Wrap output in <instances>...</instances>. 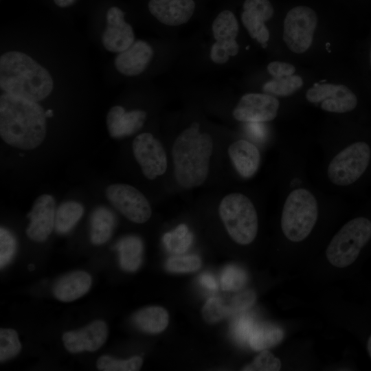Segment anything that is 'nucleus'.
<instances>
[{"label": "nucleus", "mask_w": 371, "mask_h": 371, "mask_svg": "<svg viewBox=\"0 0 371 371\" xmlns=\"http://www.w3.org/2000/svg\"><path fill=\"white\" fill-rule=\"evenodd\" d=\"M133 153L146 178L150 180L164 175L168 166L167 155L161 142L149 133H143L133 142Z\"/></svg>", "instance_id": "nucleus-11"}, {"label": "nucleus", "mask_w": 371, "mask_h": 371, "mask_svg": "<svg viewBox=\"0 0 371 371\" xmlns=\"http://www.w3.org/2000/svg\"><path fill=\"white\" fill-rule=\"evenodd\" d=\"M148 7L151 14L161 23L177 26L190 19L195 3L194 0H150Z\"/></svg>", "instance_id": "nucleus-17"}, {"label": "nucleus", "mask_w": 371, "mask_h": 371, "mask_svg": "<svg viewBox=\"0 0 371 371\" xmlns=\"http://www.w3.org/2000/svg\"><path fill=\"white\" fill-rule=\"evenodd\" d=\"M317 25V14L310 7L300 5L291 9L284 20L283 40L288 48L296 54L306 52L313 43Z\"/></svg>", "instance_id": "nucleus-8"}, {"label": "nucleus", "mask_w": 371, "mask_h": 371, "mask_svg": "<svg viewBox=\"0 0 371 371\" xmlns=\"http://www.w3.org/2000/svg\"><path fill=\"white\" fill-rule=\"evenodd\" d=\"M241 21L251 38L262 46L269 39V32L265 23L274 14V9L269 0H245Z\"/></svg>", "instance_id": "nucleus-15"}, {"label": "nucleus", "mask_w": 371, "mask_h": 371, "mask_svg": "<svg viewBox=\"0 0 371 371\" xmlns=\"http://www.w3.org/2000/svg\"><path fill=\"white\" fill-rule=\"evenodd\" d=\"M368 352L371 358V335L369 337L367 342Z\"/></svg>", "instance_id": "nucleus-43"}, {"label": "nucleus", "mask_w": 371, "mask_h": 371, "mask_svg": "<svg viewBox=\"0 0 371 371\" xmlns=\"http://www.w3.org/2000/svg\"><path fill=\"white\" fill-rule=\"evenodd\" d=\"M303 79L297 75H291L280 78H273L262 85L264 93L274 96H289L303 86Z\"/></svg>", "instance_id": "nucleus-28"}, {"label": "nucleus", "mask_w": 371, "mask_h": 371, "mask_svg": "<svg viewBox=\"0 0 371 371\" xmlns=\"http://www.w3.org/2000/svg\"><path fill=\"white\" fill-rule=\"evenodd\" d=\"M230 57L226 47L221 43L216 41L210 50L211 60L216 64L227 63Z\"/></svg>", "instance_id": "nucleus-40"}, {"label": "nucleus", "mask_w": 371, "mask_h": 371, "mask_svg": "<svg viewBox=\"0 0 371 371\" xmlns=\"http://www.w3.org/2000/svg\"><path fill=\"white\" fill-rule=\"evenodd\" d=\"M267 69L273 78L291 76L295 72V67L293 65L281 61L271 62L268 64Z\"/></svg>", "instance_id": "nucleus-39"}, {"label": "nucleus", "mask_w": 371, "mask_h": 371, "mask_svg": "<svg viewBox=\"0 0 371 371\" xmlns=\"http://www.w3.org/2000/svg\"><path fill=\"white\" fill-rule=\"evenodd\" d=\"M153 53L152 47L146 42L135 41L128 48L118 53L114 65L116 69L124 76H137L148 67Z\"/></svg>", "instance_id": "nucleus-19"}, {"label": "nucleus", "mask_w": 371, "mask_h": 371, "mask_svg": "<svg viewBox=\"0 0 371 371\" xmlns=\"http://www.w3.org/2000/svg\"><path fill=\"white\" fill-rule=\"evenodd\" d=\"M146 113L143 110L126 112L121 106H114L106 115V126L110 136L122 138L137 132L144 125Z\"/></svg>", "instance_id": "nucleus-20"}, {"label": "nucleus", "mask_w": 371, "mask_h": 371, "mask_svg": "<svg viewBox=\"0 0 371 371\" xmlns=\"http://www.w3.org/2000/svg\"><path fill=\"white\" fill-rule=\"evenodd\" d=\"M56 203L49 194H42L34 201L27 214L30 223L26 234L32 240L43 242L49 237L54 227Z\"/></svg>", "instance_id": "nucleus-14"}, {"label": "nucleus", "mask_w": 371, "mask_h": 371, "mask_svg": "<svg viewBox=\"0 0 371 371\" xmlns=\"http://www.w3.org/2000/svg\"><path fill=\"white\" fill-rule=\"evenodd\" d=\"M281 368L280 360L269 351L263 350L254 361L245 366V371H278Z\"/></svg>", "instance_id": "nucleus-34"}, {"label": "nucleus", "mask_w": 371, "mask_h": 371, "mask_svg": "<svg viewBox=\"0 0 371 371\" xmlns=\"http://www.w3.org/2000/svg\"><path fill=\"white\" fill-rule=\"evenodd\" d=\"M297 180L293 178L286 190L280 216L282 232L293 243L302 242L311 234L323 203L317 191Z\"/></svg>", "instance_id": "nucleus-5"}, {"label": "nucleus", "mask_w": 371, "mask_h": 371, "mask_svg": "<svg viewBox=\"0 0 371 371\" xmlns=\"http://www.w3.org/2000/svg\"><path fill=\"white\" fill-rule=\"evenodd\" d=\"M366 213L346 222L334 235L326 250L333 266L344 268L352 264L371 240V199L365 202Z\"/></svg>", "instance_id": "nucleus-6"}, {"label": "nucleus", "mask_w": 371, "mask_h": 371, "mask_svg": "<svg viewBox=\"0 0 371 371\" xmlns=\"http://www.w3.org/2000/svg\"><path fill=\"white\" fill-rule=\"evenodd\" d=\"M163 241L167 249L176 254L185 252L192 241V234L189 232L184 238L173 236L171 233H166L163 236Z\"/></svg>", "instance_id": "nucleus-37"}, {"label": "nucleus", "mask_w": 371, "mask_h": 371, "mask_svg": "<svg viewBox=\"0 0 371 371\" xmlns=\"http://www.w3.org/2000/svg\"><path fill=\"white\" fill-rule=\"evenodd\" d=\"M84 213L83 206L76 201H66L56 211L54 227L58 234L69 232L80 219Z\"/></svg>", "instance_id": "nucleus-27"}, {"label": "nucleus", "mask_w": 371, "mask_h": 371, "mask_svg": "<svg viewBox=\"0 0 371 371\" xmlns=\"http://www.w3.org/2000/svg\"><path fill=\"white\" fill-rule=\"evenodd\" d=\"M21 348L17 333L10 328L0 330V361H8L17 355Z\"/></svg>", "instance_id": "nucleus-30"}, {"label": "nucleus", "mask_w": 371, "mask_h": 371, "mask_svg": "<svg viewBox=\"0 0 371 371\" xmlns=\"http://www.w3.org/2000/svg\"><path fill=\"white\" fill-rule=\"evenodd\" d=\"M227 153L236 171L242 178L251 179L257 173L261 155L254 143L245 139H238L229 146Z\"/></svg>", "instance_id": "nucleus-18"}, {"label": "nucleus", "mask_w": 371, "mask_h": 371, "mask_svg": "<svg viewBox=\"0 0 371 371\" xmlns=\"http://www.w3.org/2000/svg\"><path fill=\"white\" fill-rule=\"evenodd\" d=\"M280 109L278 99L266 93L243 95L234 107L232 115L238 121L262 124L273 120Z\"/></svg>", "instance_id": "nucleus-12"}, {"label": "nucleus", "mask_w": 371, "mask_h": 371, "mask_svg": "<svg viewBox=\"0 0 371 371\" xmlns=\"http://www.w3.org/2000/svg\"><path fill=\"white\" fill-rule=\"evenodd\" d=\"M370 65H371V48H370Z\"/></svg>", "instance_id": "nucleus-46"}, {"label": "nucleus", "mask_w": 371, "mask_h": 371, "mask_svg": "<svg viewBox=\"0 0 371 371\" xmlns=\"http://www.w3.org/2000/svg\"><path fill=\"white\" fill-rule=\"evenodd\" d=\"M106 196L117 210L133 223H144L151 216L152 210L148 199L131 185H110L106 189Z\"/></svg>", "instance_id": "nucleus-9"}, {"label": "nucleus", "mask_w": 371, "mask_h": 371, "mask_svg": "<svg viewBox=\"0 0 371 371\" xmlns=\"http://www.w3.org/2000/svg\"><path fill=\"white\" fill-rule=\"evenodd\" d=\"M199 282L201 284L210 290H216L218 284L215 278L209 273H203L200 276Z\"/></svg>", "instance_id": "nucleus-41"}, {"label": "nucleus", "mask_w": 371, "mask_h": 371, "mask_svg": "<svg viewBox=\"0 0 371 371\" xmlns=\"http://www.w3.org/2000/svg\"><path fill=\"white\" fill-rule=\"evenodd\" d=\"M218 214L234 242L247 245L255 240L258 229V213L247 195L241 192L225 195L218 205Z\"/></svg>", "instance_id": "nucleus-7"}, {"label": "nucleus", "mask_w": 371, "mask_h": 371, "mask_svg": "<svg viewBox=\"0 0 371 371\" xmlns=\"http://www.w3.org/2000/svg\"><path fill=\"white\" fill-rule=\"evenodd\" d=\"M46 115L37 103L3 93L0 97V135L8 144L23 150L38 146L46 136Z\"/></svg>", "instance_id": "nucleus-2"}, {"label": "nucleus", "mask_w": 371, "mask_h": 371, "mask_svg": "<svg viewBox=\"0 0 371 371\" xmlns=\"http://www.w3.org/2000/svg\"><path fill=\"white\" fill-rule=\"evenodd\" d=\"M0 87L4 93L38 102L51 93L54 82L49 71L32 57L10 51L0 58Z\"/></svg>", "instance_id": "nucleus-4"}, {"label": "nucleus", "mask_w": 371, "mask_h": 371, "mask_svg": "<svg viewBox=\"0 0 371 371\" xmlns=\"http://www.w3.org/2000/svg\"><path fill=\"white\" fill-rule=\"evenodd\" d=\"M16 251V240L6 229H0V267L3 268L12 259Z\"/></svg>", "instance_id": "nucleus-36"}, {"label": "nucleus", "mask_w": 371, "mask_h": 371, "mask_svg": "<svg viewBox=\"0 0 371 371\" xmlns=\"http://www.w3.org/2000/svg\"><path fill=\"white\" fill-rule=\"evenodd\" d=\"M133 320L141 330L156 334L166 329L169 322V316L163 307L148 306L139 310L134 315Z\"/></svg>", "instance_id": "nucleus-22"}, {"label": "nucleus", "mask_w": 371, "mask_h": 371, "mask_svg": "<svg viewBox=\"0 0 371 371\" xmlns=\"http://www.w3.org/2000/svg\"><path fill=\"white\" fill-rule=\"evenodd\" d=\"M106 17V27L102 34V43L111 52H122L135 42L133 30L125 21L124 13L118 7H111Z\"/></svg>", "instance_id": "nucleus-13"}, {"label": "nucleus", "mask_w": 371, "mask_h": 371, "mask_svg": "<svg viewBox=\"0 0 371 371\" xmlns=\"http://www.w3.org/2000/svg\"><path fill=\"white\" fill-rule=\"evenodd\" d=\"M115 224L113 214L104 207L96 208L91 216V241L94 245H102L111 236Z\"/></svg>", "instance_id": "nucleus-24"}, {"label": "nucleus", "mask_w": 371, "mask_h": 371, "mask_svg": "<svg viewBox=\"0 0 371 371\" xmlns=\"http://www.w3.org/2000/svg\"><path fill=\"white\" fill-rule=\"evenodd\" d=\"M142 363L143 359L139 356L127 360H117L104 355L98 359L96 366L102 371H136L141 368Z\"/></svg>", "instance_id": "nucleus-29"}, {"label": "nucleus", "mask_w": 371, "mask_h": 371, "mask_svg": "<svg viewBox=\"0 0 371 371\" xmlns=\"http://www.w3.org/2000/svg\"><path fill=\"white\" fill-rule=\"evenodd\" d=\"M107 337L106 324L98 319L80 330L64 333L63 341L65 348L71 353L94 352L104 344Z\"/></svg>", "instance_id": "nucleus-16"}, {"label": "nucleus", "mask_w": 371, "mask_h": 371, "mask_svg": "<svg viewBox=\"0 0 371 371\" xmlns=\"http://www.w3.org/2000/svg\"><path fill=\"white\" fill-rule=\"evenodd\" d=\"M247 273L243 269L229 265L223 270L221 277L222 289L228 291H235L240 289L246 283Z\"/></svg>", "instance_id": "nucleus-32"}, {"label": "nucleus", "mask_w": 371, "mask_h": 371, "mask_svg": "<svg viewBox=\"0 0 371 371\" xmlns=\"http://www.w3.org/2000/svg\"><path fill=\"white\" fill-rule=\"evenodd\" d=\"M254 319L249 315H242L237 318L232 328L234 339L240 344H248L249 337L256 326Z\"/></svg>", "instance_id": "nucleus-35"}, {"label": "nucleus", "mask_w": 371, "mask_h": 371, "mask_svg": "<svg viewBox=\"0 0 371 371\" xmlns=\"http://www.w3.org/2000/svg\"><path fill=\"white\" fill-rule=\"evenodd\" d=\"M120 267L126 271H136L142 263L143 244L139 238L129 236L122 238L116 245Z\"/></svg>", "instance_id": "nucleus-23"}, {"label": "nucleus", "mask_w": 371, "mask_h": 371, "mask_svg": "<svg viewBox=\"0 0 371 371\" xmlns=\"http://www.w3.org/2000/svg\"><path fill=\"white\" fill-rule=\"evenodd\" d=\"M284 333L280 328L270 325H256L248 341V344L254 350H265L282 341Z\"/></svg>", "instance_id": "nucleus-26"}, {"label": "nucleus", "mask_w": 371, "mask_h": 371, "mask_svg": "<svg viewBox=\"0 0 371 371\" xmlns=\"http://www.w3.org/2000/svg\"><path fill=\"white\" fill-rule=\"evenodd\" d=\"M33 268H34V265H31L30 266V269L32 270Z\"/></svg>", "instance_id": "nucleus-45"}, {"label": "nucleus", "mask_w": 371, "mask_h": 371, "mask_svg": "<svg viewBox=\"0 0 371 371\" xmlns=\"http://www.w3.org/2000/svg\"><path fill=\"white\" fill-rule=\"evenodd\" d=\"M53 111L52 109H48L47 111H45V115L47 117H50L53 116Z\"/></svg>", "instance_id": "nucleus-44"}, {"label": "nucleus", "mask_w": 371, "mask_h": 371, "mask_svg": "<svg viewBox=\"0 0 371 371\" xmlns=\"http://www.w3.org/2000/svg\"><path fill=\"white\" fill-rule=\"evenodd\" d=\"M201 314L205 322L214 324L232 313L229 305L225 304L221 299L211 297L203 306Z\"/></svg>", "instance_id": "nucleus-31"}, {"label": "nucleus", "mask_w": 371, "mask_h": 371, "mask_svg": "<svg viewBox=\"0 0 371 371\" xmlns=\"http://www.w3.org/2000/svg\"><path fill=\"white\" fill-rule=\"evenodd\" d=\"M324 159V180L335 190L359 192L371 186V135L330 146Z\"/></svg>", "instance_id": "nucleus-1"}, {"label": "nucleus", "mask_w": 371, "mask_h": 371, "mask_svg": "<svg viewBox=\"0 0 371 371\" xmlns=\"http://www.w3.org/2000/svg\"><path fill=\"white\" fill-rule=\"evenodd\" d=\"M193 122L176 138L172 148L174 173L177 183L186 189L201 186L207 179L213 151L210 135L199 132Z\"/></svg>", "instance_id": "nucleus-3"}, {"label": "nucleus", "mask_w": 371, "mask_h": 371, "mask_svg": "<svg viewBox=\"0 0 371 371\" xmlns=\"http://www.w3.org/2000/svg\"><path fill=\"white\" fill-rule=\"evenodd\" d=\"M91 284L92 279L88 273L76 271L60 278L53 287V293L60 301L72 302L86 294Z\"/></svg>", "instance_id": "nucleus-21"}, {"label": "nucleus", "mask_w": 371, "mask_h": 371, "mask_svg": "<svg viewBox=\"0 0 371 371\" xmlns=\"http://www.w3.org/2000/svg\"><path fill=\"white\" fill-rule=\"evenodd\" d=\"M201 260L197 256H176L169 258L166 263V269L172 273H188L198 270Z\"/></svg>", "instance_id": "nucleus-33"}, {"label": "nucleus", "mask_w": 371, "mask_h": 371, "mask_svg": "<svg viewBox=\"0 0 371 371\" xmlns=\"http://www.w3.org/2000/svg\"><path fill=\"white\" fill-rule=\"evenodd\" d=\"M256 297V293L251 290H246L237 293L232 297L229 304L232 313L242 312L251 307Z\"/></svg>", "instance_id": "nucleus-38"}, {"label": "nucleus", "mask_w": 371, "mask_h": 371, "mask_svg": "<svg viewBox=\"0 0 371 371\" xmlns=\"http://www.w3.org/2000/svg\"><path fill=\"white\" fill-rule=\"evenodd\" d=\"M306 99L324 111L346 113L358 106L357 95L348 87L333 83H316L306 92Z\"/></svg>", "instance_id": "nucleus-10"}, {"label": "nucleus", "mask_w": 371, "mask_h": 371, "mask_svg": "<svg viewBox=\"0 0 371 371\" xmlns=\"http://www.w3.org/2000/svg\"><path fill=\"white\" fill-rule=\"evenodd\" d=\"M76 0H54L56 5L60 8H65L75 3Z\"/></svg>", "instance_id": "nucleus-42"}, {"label": "nucleus", "mask_w": 371, "mask_h": 371, "mask_svg": "<svg viewBox=\"0 0 371 371\" xmlns=\"http://www.w3.org/2000/svg\"><path fill=\"white\" fill-rule=\"evenodd\" d=\"M212 30L215 40L226 45L236 41L239 25L234 14L226 10L217 15L212 23Z\"/></svg>", "instance_id": "nucleus-25"}]
</instances>
